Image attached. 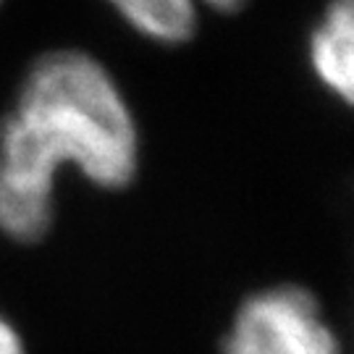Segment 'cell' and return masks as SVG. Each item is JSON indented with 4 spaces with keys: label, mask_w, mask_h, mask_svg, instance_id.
<instances>
[{
    "label": "cell",
    "mask_w": 354,
    "mask_h": 354,
    "mask_svg": "<svg viewBox=\"0 0 354 354\" xmlns=\"http://www.w3.org/2000/svg\"><path fill=\"white\" fill-rule=\"evenodd\" d=\"M140 168V121L111 68L79 48L42 53L0 121V236L37 244L50 234L64 171L121 192Z\"/></svg>",
    "instance_id": "obj_1"
},
{
    "label": "cell",
    "mask_w": 354,
    "mask_h": 354,
    "mask_svg": "<svg viewBox=\"0 0 354 354\" xmlns=\"http://www.w3.org/2000/svg\"><path fill=\"white\" fill-rule=\"evenodd\" d=\"M218 354H344L323 304L299 283L250 291L234 310Z\"/></svg>",
    "instance_id": "obj_2"
},
{
    "label": "cell",
    "mask_w": 354,
    "mask_h": 354,
    "mask_svg": "<svg viewBox=\"0 0 354 354\" xmlns=\"http://www.w3.org/2000/svg\"><path fill=\"white\" fill-rule=\"evenodd\" d=\"M307 61L330 97L354 100V0H328L307 37Z\"/></svg>",
    "instance_id": "obj_3"
},
{
    "label": "cell",
    "mask_w": 354,
    "mask_h": 354,
    "mask_svg": "<svg viewBox=\"0 0 354 354\" xmlns=\"http://www.w3.org/2000/svg\"><path fill=\"white\" fill-rule=\"evenodd\" d=\"M140 37L163 48H178L194 39L200 29L197 0H102Z\"/></svg>",
    "instance_id": "obj_4"
},
{
    "label": "cell",
    "mask_w": 354,
    "mask_h": 354,
    "mask_svg": "<svg viewBox=\"0 0 354 354\" xmlns=\"http://www.w3.org/2000/svg\"><path fill=\"white\" fill-rule=\"evenodd\" d=\"M0 354H29L24 333L16 328V323L3 313H0Z\"/></svg>",
    "instance_id": "obj_5"
},
{
    "label": "cell",
    "mask_w": 354,
    "mask_h": 354,
    "mask_svg": "<svg viewBox=\"0 0 354 354\" xmlns=\"http://www.w3.org/2000/svg\"><path fill=\"white\" fill-rule=\"evenodd\" d=\"M197 3H200V8L215 13H239L250 6V0H197Z\"/></svg>",
    "instance_id": "obj_6"
},
{
    "label": "cell",
    "mask_w": 354,
    "mask_h": 354,
    "mask_svg": "<svg viewBox=\"0 0 354 354\" xmlns=\"http://www.w3.org/2000/svg\"><path fill=\"white\" fill-rule=\"evenodd\" d=\"M0 6H3V0H0Z\"/></svg>",
    "instance_id": "obj_7"
}]
</instances>
